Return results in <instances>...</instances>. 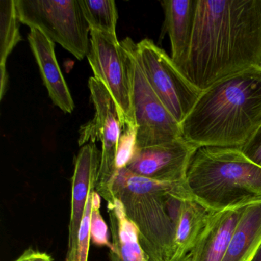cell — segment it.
<instances>
[{
	"label": "cell",
	"instance_id": "6da1fadb",
	"mask_svg": "<svg viewBox=\"0 0 261 261\" xmlns=\"http://www.w3.org/2000/svg\"><path fill=\"white\" fill-rule=\"evenodd\" d=\"M261 65V0H196L182 73L200 91Z\"/></svg>",
	"mask_w": 261,
	"mask_h": 261
},
{
	"label": "cell",
	"instance_id": "7a4b0ae2",
	"mask_svg": "<svg viewBox=\"0 0 261 261\" xmlns=\"http://www.w3.org/2000/svg\"><path fill=\"white\" fill-rule=\"evenodd\" d=\"M260 126V68L230 76L203 91L181 123L183 138L197 148L241 149Z\"/></svg>",
	"mask_w": 261,
	"mask_h": 261
},
{
	"label": "cell",
	"instance_id": "3957f363",
	"mask_svg": "<svg viewBox=\"0 0 261 261\" xmlns=\"http://www.w3.org/2000/svg\"><path fill=\"white\" fill-rule=\"evenodd\" d=\"M191 197L212 212L261 201V167L238 148L197 149L186 173Z\"/></svg>",
	"mask_w": 261,
	"mask_h": 261
},
{
	"label": "cell",
	"instance_id": "277c9868",
	"mask_svg": "<svg viewBox=\"0 0 261 261\" xmlns=\"http://www.w3.org/2000/svg\"><path fill=\"white\" fill-rule=\"evenodd\" d=\"M111 190L137 227L148 261L172 260L175 253V229L169 201L172 198H192L185 183L154 181L139 176L124 167L116 172Z\"/></svg>",
	"mask_w": 261,
	"mask_h": 261
},
{
	"label": "cell",
	"instance_id": "5b68a950",
	"mask_svg": "<svg viewBox=\"0 0 261 261\" xmlns=\"http://www.w3.org/2000/svg\"><path fill=\"white\" fill-rule=\"evenodd\" d=\"M21 23L37 29L76 59L89 53L91 33L79 0H16Z\"/></svg>",
	"mask_w": 261,
	"mask_h": 261
},
{
	"label": "cell",
	"instance_id": "8992f818",
	"mask_svg": "<svg viewBox=\"0 0 261 261\" xmlns=\"http://www.w3.org/2000/svg\"><path fill=\"white\" fill-rule=\"evenodd\" d=\"M120 42L127 53L130 72L136 123L133 149L165 144L183 138L181 125L160 101L144 75L136 56L135 42L129 37Z\"/></svg>",
	"mask_w": 261,
	"mask_h": 261
},
{
	"label": "cell",
	"instance_id": "52a82bcc",
	"mask_svg": "<svg viewBox=\"0 0 261 261\" xmlns=\"http://www.w3.org/2000/svg\"><path fill=\"white\" fill-rule=\"evenodd\" d=\"M135 53L151 88L181 125L202 91L185 76L171 56L151 39H144L136 43Z\"/></svg>",
	"mask_w": 261,
	"mask_h": 261
},
{
	"label": "cell",
	"instance_id": "ba28073f",
	"mask_svg": "<svg viewBox=\"0 0 261 261\" xmlns=\"http://www.w3.org/2000/svg\"><path fill=\"white\" fill-rule=\"evenodd\" d=\"M88 62L97 80L116 102L121 124V137H134L135 118L132 105L130 72L127 53L117 36L91 32Z\"/></svg>",
	"mask_w": 261,
	"mask_h": 261
},
{
	"label": "cell",
	"instance_id": "9c48e42d",
	"mask_svg": "<svg viewBox=\"0 0 261 261\" xmlns=\"http://www.w3.org/2000/svg\"><path fill=\"white\" fill-rule=\"evenodd\" d=\"M88 88L95 108V115L92 120L82 126L79 144L82 146L96 140L101 142V161L95 191L107 203L114 202L116 198L111 192V185L117 170L121 137L118 108L109 91L95 77H90Z\"/></svg>",
	"mask_w": 261,
	"mask_h": 261
},
{
	"label": "cell",
	"instance_id": "30bf717a",
	"mask_svg": "<svg viewBox=\"0 0 261 261\" xmlns=\"http://www.w3.org/2000/svg\"><path fill=\"white\" fill-rule=\"evenodd\" d=\"M198 148L178 139L171 143L133 149L126 168L154 181L185 183L188 167Z\"/></svg>",
	"mask_w": 261,
	"mask_h": 261
},
{
	"label": "cell",
	"instance_id": "8fae6325",
	"mask_svg": "<svg viewBox=\"0 0 261 261\" xmlns=\"http://www.w3.org/2000/svg\"><path fill=\"white\" fill-rule=\"evenodd\" d=\"M101 161V151L94 143L82 146L74 160L71 181V215L68 225L66 261H79V232L91 189H95Z\"/></svg>",
	"mask_w": 261,
	"mask_h": 261
},
{
	"label": "cell",
	"instance_id": "7c38bea8",
	"mask_svg": "<svg viewBox=\"0 0 261 261\" xmlns=\"http://www.w3.org/2000/svg\"><path fill=\"white\" fill-rule=\"evenodd\" d=\"M28 41L48 95L65 114L74 111V103L55 53V42L37 29H30Z\"/></svg>",
	"mask_w": 261,
	"mask_h": 261
},
{
	"label": "cell",
	"instance_id": "4fadbf2b",
	"mask_svg": "<svg viewBox=\"0 0 261 261\" xmlns=\"http://www.w3.org/2000/svg\"><path fill=\"white\" fill-rule=\"evenodd\" d=\"M244 207L211 213L199 239L189 253L192 261L223 260Z\"/></svg>",
	"mask_w": 261,
	"mask_h": 261
},
{
	"label": "cell",
	"instance_id": "5bb4252c",
	"mask_svg": "<svg viewBox=\"0 0 261 261\" xmlns=\"http://www.w3.org/2000/svg\"><path fill=\"white\" fill-rule=\"evenodd\" d=\"M169 207L175 229L173 259H178L192 251L212 212L192 198L184 200L172 198Z\"/></svg>",
	"mask_w": 261,
	"mask_h": 261
},
{
	"label": "cell",
	"instance_id": "9a60e30c",
	"mask_svg": "<svg viewBox=\"0 0 261 261\" xmlns=\"http://www.w3.org/2000/svg\"><path fill=\"white\" fill-rule=\"evenodd\" d=\"M165 31L172 48V58L182 72L190 49L195 22L196 0H163Z\"/></svg>",
	"mask_w": 261,
	"mask_h": 261
},
{
	"label": "cell",
	"instance_id": "2e32d148",
	"mask_svg": "<svg viewBox=\"0 0 261 261\" xmlns=\"http://www.w3.org/2000/svg\"><path fill=\"white\" fill-rule=\"evenodd\" d=\"M107 207L113 246L110 261H148L137 227L126 216L122 203L115 198L114 202L108 203Z\"/></svg>",
	"mask_w": 261,
	"mask_h": 261
},
{
	"label": "cell",
	"instance_id": "e0dca14e",
	"mask_svg": "<svg viewBox=\"0 0 261 261\" xmlns=\"http://www.w3.org/2000/svg\"><path fill=\"white\" fill-rule=\"evenodd\" d=\"M261 245V201L244 207L222 261H252Z\"/></svg>",
	"mask_w": 261,
	"mask_h": 261
},
{
	"label": "cell",
	"instance_id": "ac0fdd59",
	"mask_svg": "<svg viewBox=\"0 0 261 261\" xmlns=\"http://www.w3.org/2000/svg\"><path fill=\"white\" fill-rule=\"evenodd\" d=\"M20 20L16 0L0 1V99L5 95L8 87L7 60L13 48L22 40L19 32Z\"/></svg>",
	"mask_w": 261,
	"mask_h": 261
},
{
	"label": "cell",
	"instance_id": "d6986e66",
	"mask_svg": "<svg viewBox=\"0 0 261 261\" xmlns=\"http://www.w3.org/2000/svg\"><path fill=\"white\" fill-rule=\"evenodd\" d=\"M91 31L117 36L118 13L114 0H79Z\"/></svg>",
	"mask_w": 261,
	"mask_h": 261
},
{
	"label": "cell",
	"instance_id": "ffe728a7",
	"mask_svg": "<svg viewBox=\"0 0 261 261\" xmlns=\"http://www.w3.org/2000/svg\"><path fill=\"white\" fill-rule=\"evenodd\" d=\"M100 195L94 191L91 216V241L97 247H107L111 250L113 246L110 241L109 229L100 214Z\"/></svg>",
	"mask_w": 261,
	"mask_h": 261
},
{
	"label": "cell",
	"instance_id": "44dd1931",
	"mask_svg": "<svg viewBox=\"0 0 261 261\" xmlns=\"http://www.w3.org/2000/svg\"><path fill=\"white\" fill-rule=\"evenodd\" d=\"M95 189L90 192L85 207V213L79 232V245H77V259L79 261H88L89 255L90 243H91V216L92 210L93 194Z\"/></svg>",
	"mask_w": 261,
	"mask_h": 261
},
{
	"label": "cell",
	"instance_id": "7402d4cb",
	"mask_svg": "<svg viewBox=\"0 0 261 261\" xmlns=\"http://www.w3.org/2000/svg\"><path fill=\"white\" fill-rule=\"evenodd\" d=\"M240 149L250 161L261 167V126Z\"/></svg>",
	"mask_w": 261,
	"mask_h": 261
},
{
	"label": "cell",
	"instance_id": "603a6c76",
	"mask_svg": "<svg viewBox=\"0 0 261 261\" xmlns=\"http://www.w3.org/2000/svg\"><path fill=\"white\" fill-rule=\"evenodd\" d=\"M30 261H54V259L48 253H42V252L36 250L34 255Z\"/></svg>",
	"mask_w": 261,
	"mask_h": 261
},
{
	"label": "cell",
	"instance_id": "cb8c5ba5",
	"mask_svg": "<svg viewBox=\"0 0 261 261\" xmlns=\"http://www.w3.org/2000/svg\"><path fill=\"white\" fill-rule=\"evenodd\" d=\"M35 252H36V250H33V248L27 249V250L15 261H30V259H31L33 255H34Z\"/></svg>",
	"mask_w": 261,
	"mask_h": 261
},
{
	"label": "cell",
	"instance_id": "d4e9b609",
	"mask_svg": "<svg viewBox=\"0 0 261 261\" xmlns=\"http://www.w3.org/2000/svg\"><path fill=\"white\" fill-rule=\"evenodd\" d=\"M171 261H192V256H191L190 253H189V254L186 255L182 257L173 259Z\"/></svg>",
	"mask_w": 261,
	"mask_h": 261
},
{
	"label": "cell",
	"instance_id": "484cf974",
	"mask_svg": "<svg viewBox=\"0 0 261 261\" xmlns=\"http://www.w3.org/2000/svg\"><path fill=\"white\" fill-rule=\"evenodd\" d=\"M260 69H261V65H260Z\"/></svg>",
	"mask_w": 261,
	"mask_h": 261
}]
</instances>
